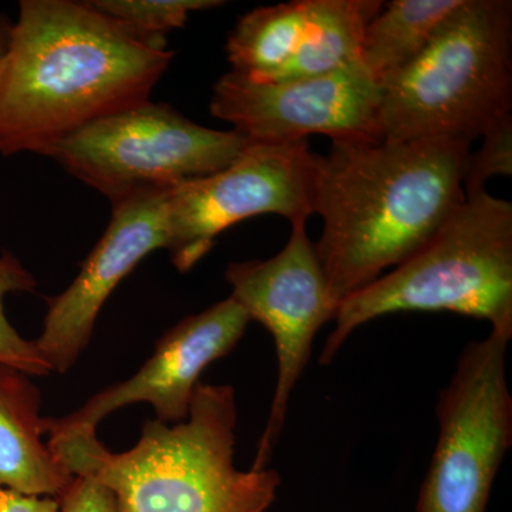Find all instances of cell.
<instances>
[{"label":"cell","mask_w":512,"mask_h":512,"mask_svg":"<svg viewBox=\"0 0 512 512\" xmlns=\"http://www.w3.org/2000/svg\"><path fill=\"white\" fill-rule=\"evenodd\" d=\"M173 57L89 2L23 0L0 66V156H46L87 124L150 101Z\"/></svg>","instance_id":"cell-1"},{"label":"cell","mask_w":512,"mask_h":512,"mask_svg":"<svg viewBox=\"0 0 512 512\" xmlns=\"http://www.w3.org/2000/svg\"><path fill=\"white\" fill-rule=\"evenodd\" d=\"M471 144L448 140L332 141L316 156V242L333 301L373 284L417 251L466 200Z\"/></svg>","instance_id":"cell-2"},{"label":"cell","mask_w":512,"mask_h":512,"mask_svg":"<svg viewBox=\"0 0 512 512\" xmlns=\"http://www.w3.org/2000/svg\"><path fill=\"white\" fill-rule=\"evenodd\" d=\"M237 394L231 384H198L188 419L148 420L136 446L111 453L97 434L47 441L74 476L92 474L120 512H266L281 474L239 470Z\"/></svg>","instance_id":"cell-3"},{"label":"cell","mask_w":512,"mask_h":512,"mask_svg":"<svg viewBox=\"0 0 512 512\" xmlns=\"http://www.w3.org/2000/svg\"><path fill=\"white\" fill-rule=\"evenodd\" d=\"M402 312H451L487 320L493 332L512 339L511 201L487 190L466 194L416 254L343 299L320 365L332 363L355 330Z\"/></svg>","instance_id":"cell-4"},{"label":"cell","mask_w":512,"mask_h":512,"mask_svg":"<svg viewBox=\"0 0 512 512\" xmlns=\"http://www.w3.org/2000/svg\"><path fill=\"white\" fill-rule=\"evenodd\" d=\"M380 137L473 143L512 119V2L463 0L382 83Z\"/></svg>","instance_id":"cell-5"},{"label":"cell","mask_w":512,"mask_h":512,"mask_svg":"<svg viewBox=\"0 0 512 512\" xmlns=\"http://www.w3.org/2000/svg\"><path fill=\"white\" fill-rule=\"evenodd\" d=\"M247 144L238 131L202 127L146 101L74 131L46 156L116 204L218 173Z\"/></svg>","instance_id":"cell-6"},{"label":"cell","mask_w":512,"mask_h":512,"mask_svg":"<svg viewBox=\"0 0 512 512\" xmlns=\"http://www.w3.org/2000/svg\"><path fill=\"white\" fill-rule=\"evenodd\" d=\"M510 340L490 330L461 350L437 396L439 434L414 512H487L495 478L512 446Z\"/></svg>","instance_id":"cell-7"},{"label":"cell","mask_w":512,"mask_h":512,"mask_svg":"<svg viewBox=\"0 0 512 512\" xmlns=\"http://www.w3.org/2000/svg\"><path fill=\"white\" fill-rule=\"evenodd\" d=\"M316 156L308 140L251 143L228 167L167 192L168 252L188 272L211 251L225 229L256 217L293 222L313 214Z\"/></svg>","instance_id":"cell-8"},{"label":"cell","mask_w":512,"mask_h":512,"mask_svg":"<svg viewBox=\"0 0 512 512\" xmlns=\"http://www.w3.org/2000/svg\"><path fill=\"white\" fill-rule=\"evenodd\" d=\"M229 296L249 319L264 325L275 343L276 384L264 433L259 439L252 470L268 468L284 431L293 390L311 360L315 336L335 318L333 301L306 221L293 222L291 237L269 259L234 262L225 271Z\"/></svg>","instance_id":"cell-9"},{"label":"cell","mask_w":512,"mask_h":512,"mask_svg":"<svg viewBox=\"0 0 512 512\" xmlns=\"http://www.w3.org/2000/svg\"><path fill=\"white\" fill-rule=\"evenodd\" d=\"M382 84L362 66L286 82L224 74L212 89V116L251 143H292L311 134L332 141L380 140Z\"/></svg>","instance_id":"cell-10"},{"label":"cell","mask_w":512,"mask_h":512,"mask_svg":"<svg viewBox=\"0 0 512 512\" xmlns=\"http://www.w3.org/2000/svg\"><path fill=\"white\" fill-rule=\"evenodd\" d=\"M249 322L232 296L187 316L161 336L136 375L94 394L67 416L43 417V436L52 441L96 434L101 420L134 403L151 404L161 423L187 420L202 373L235 349Z\"/></svg>","instance_id":"cell-11"},{"label":"cell","mask_w":512,"mask_h":512,"mask_svg":"<svg viewBox=\"0 0 512 512\" xmlns=\"http://www.w3.org/2000/svg\"><path fill=\"white\" fill-rule=\"evenodd\" d=\"M167 192L113 204L109 227L79 275L66 291L50 299L42 333L33 342L52 372L72 369L89 345L111 292L148 254L168 248Z\"/></svg>","instance_id":"cell-12"},{"label":"cell","mask_w":512,"mask_h":512,"mask_svg":"<svg viewBox=\"0 0 512 512\" xmlns=\"http://www.w3.org/2000/svg\"><path fill=\"white\" fill-rule=\"evenodd\" d=\"M40 406L30 376L0 363V488L56 498L73 474L43 441Z\"/></svg>","instance_id":"cell-13"},{"label":"cell","mask_w":512,"mask_h":512,"mask_svg":"<svg viewBox=\"0 0 512 512\" xmlns=\"http://www.w3.org/2000/svg\"><path fill=\"white\" fill-rule=\"evenodd\" d=\"M382 0H312L308 33L295 56L268 82L325 76L362 60L363 37Z\"/></svg>","instance_id":"cell-14"},{"label":"cell","mask_w":512,"mask_h":512,"mask_svg":"<svg viewBox=\"0 0 512 512\" xmlns=\"http://www.w3.org/2000/svg\"><path fill=\"white\" fill-rule=\"evenodd\" d=\"M311 15L312 0H292L242 16L228 37L231 72L252 82H268L298 52Z\"/></svg>","instance_id":"cell-15"},{"label":"cell","mask_w":512,"mask_h":512,"mask_svg":"<svg viewBox=\"0 0 512 512\" xmlns=\"http://www.w3.org/2000/svg\"><path fill=\"white\" fill-rule=\"evenodd\" d=\"M463 0H393L367 25L362 66L377 82L399 72L426 49Z\"/></svg>","instance_id":"cell-16"},{"label":"cell","mask_w":512,"mask_h":512,"mask_svg":"<svg viewBox=\"0 0 512 512\" xmlns=\"http://www.w3.org/2000/svg\"><path fill=\"white\" fill-rule=\"evenodd\" d=\"M94 9L116 20L151 45L165 46V36L181 29L198 10L218 8V0H92Z\"/></svg>","instance_id":"cell-17"},{"label":"cell","mask_w":512,"mask_h":512,"mask_svg":"<svg viewBox=\"0 0 512 512\" xmlns=\"http://www.w3.org/2000/svg\"><path fill=\"white\" fill-rule=\"evenodd\" d=\"M36 279L9 251H0V363L16 367L28 376L52 373L33 340H26L10 323L5 299L10 293L32 292Z\"/></svg>","instance_id":"cell-18"},{"label":"cell","mask_w":512,"mask_h":512,"mask_svg":"<svg viewBox=\"0 0 512 512\" xmlns=\"http://www.w3.org/2000/svg\"><path fill=\"white\" fill-rule=\"evenodd\" d=\"M483 144L468 156L463 187L466 194L485 190L491 178L512 175V119L484 134Z\"/></svg>","instance_id":"cell-19"},{"label":"cell","mask_w":512,"mask_h":512,"mask_svg":"<svg viewBox=\"0 0 512 512\" xmlns=\"http://www.w3.org/2000/svg\"><path fill=\"white\" fill-rule=\"evenodd\" d=\"M56 500L60 512H120L116 495L92 474L74 476Z\"/></svg>","instance_id":"cell-20"},{"label":"cell","mask_w":512,"mask_h":512,"mask_svg":"<svg viewBox=\"0 0 512 512\" xmlns=\"http://www.w3.org/2000/svg\"><path fill=\"white\" fill-rule=\"evenodd\" d=\"M0 512H60L55 497H39L0 488Z\"/></svg>","instance_id":"cell-21"},{"label":"cell","mask_w":512,"mask_h":512,"mask_svg":"<svg viewBox=\"0 0 512 512\" xmlns=\"http://www.w3.org/2000/svg\"><path fill=\"white\" fill-rule=\"evenodd\" d=\"M13 23L6 16L0 15V66L8 56L12 45Z\"/></svg>","instance_id":"cell-22"}]
</instances>
